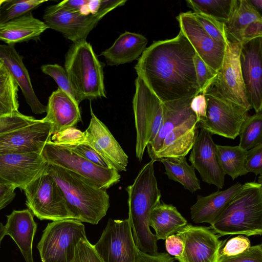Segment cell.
Here are the masks:
<instances>
[{"instance_id": "6da1fadb", "label": "cell", "mask_w": 262, "mask_h": 262, "mask_svg": "<svg viewBox=\"0 0 262 262\" xmlns=\"http://www.w3.org/2000/svg\"><path fill=\"white\" fill-rule=\"evenodd\" d=\"M195 54L180 30L174 38L155 41L146 48L135 69L162 103L193 97L200 94Z\"/></svg>"}, {"instance_id": "7a4b0ae2", "label": "cell", "mask_w": 262, "mask_h": 262, "mask_svg": "<svg viewBox=\"0 0 262 262\" xmlns=\"http://www.w3.org/2000/svg\"><path fill=\"white\" fill-rule=\"evenodd\" d=\"M151 160L140 170L133 184L128 186V217L132 235L137 249L155 255L158 253L157 239L149 225L152 209L161 201V194Z\"/></svg>"}, {"instance_id": "3957f363", "label": "cell", "mask_w": 262, "mask_h": 262, "mask_svg": "<svg viewBox=\"0 0 262 262\" xmlns=\"http://www.w3.org/2000/svg\"><path fill=\"white\" fill-rule=\"evenodd\" d=\"M46 169L61 189L75 220L97 225L106 215L110 207L106 190L58 166L48 163Z\"/></svg>"}, {"instance_id": "277c9868", "label": "cell", "mask_w": 262, "mask_h": 262, "mask_svg": "<svg viewBox=\"0 0 262 262\" xmlns=\"http://www.w3.org/2000/svg\"><path fill=\"white\" fill-rule=\"evenodd\" d=\"M220 236L262 234V185L247 182L209 227Z\"/></svg>"}, {"instance_id": "5b68a950", "label": "cell", "mask_w": 262, "mask_h": 262, "mask_svg": "<svg viewBox=\"0 0 262 262\" xmlns=\"http://www.w3.org/2000/svg\"><path fill=\"white\" fill-rule=\"evenodd\" d=\"M64 69L73 89L84 100L106 97L102 66L86 40L72 45Z\"/></svg>"}, {"instance_id": "8992f818", "label": "cell", "mask_w": 262, "mask_h": 262, "mask_svg": "<svg viewBox=\"0 0 262 262\" xmlns=\"http://www.w3.org/2000/svg\"><path fill=\"white\" fill-rule=\"evenodd\" d=\"M46 167L24 189L26 205L40 220L74 219L61 189Z\"/></svg>"}, {"instance_id": "52a82bcc", "label": "cell", "mask_w": 262, "mask_h": 262, "mask_svg": "<svg viewBox=\"0 0 262 262\" xmlns=\"http://www.w3.org/2000/svg\"><path fill=\"white\" fill-rule=\"evenodd\" d=\"M86 238L84 225L80 221H55L48 224L37 248L42 262H72L77 244Z\"/></svg>"}, {"instance_id": "ba28073f", "label": "cell", "mask_w": 262, "mask_h": 262, "mask_svg": "<svg viewBox=\"0 0 262 262\" xmlns=\"http://www.w3.org/2000/svg\"><path fill=\"white\" fill-rule=\"evenodd\" d=\"M133 100L136 129V157L142 160L147 145L156 136L163 116V103L137 76Z\"/></svg>"}, {"instance_id": "9c48e42d", "label": "cell", "mask_w": 262, "mask_h": 262, "mask_svg": "<svg viewBox=\"0 0 262 262\" xmlns=\"http://www.w3.org/2000/svg\"><path fill=\"white\" fill-rule=\"evenodd\" d=\"M41 154L48 163L77 173L101 189L106 190L120 181V175L116 169L98 166L51 140L45 144Z\"/></svg>"}, {"instance_id": "30bf717a", "label": "cell", "mask_w": 262, "mask_h": 262, "mask_svg": "<svg viewBox=\"0 0 262 262\" xmlns=\"http://www.w3.org/2000/svg\"><path fill=\"white\" fill-rule=\"evenodd\" d=\"M207 100L206 117L200 120L197 127L211 135L234 139L249 111L220 95L212 88L204 94Z\"/></svg>"}, {"instance_id": "8fae6325", "label": "cell", "mask_w": 262, "mask_h": 262, "mask_svg": "<svg viewBox=\"0 0 262 262\" xmlns=\"http://www.w3.org/2000/svg\"><path fill=\"white\" fill-rule=\"evenodd\" d=\"M93 246L103 262H137L139 250L127 219H110L99 239Z\"/></svg>"}, {"instance_id": "7c38bea8", "label": "cell", "mask_w": 262, "mask_h": 262, "mask_svg": "<svg viewBox=\"0 0 262 262\" xmlns=\"http://www.w3.org/2000/svg\"><path fill=\"white\" fill-rule=\"evenodd\" d=\"M120 7H106L95 14H85L81 12H69L55 5L47 7L43 16V22L51 28L61 33L64 37L76 43L84 40L99 21L108 12Z\"/></svg>"}, {"instance_id": "4fadbf2b", "label": "cell", "mask_w": 262, "mask_h": 262, "mask_svg": "<svg viewBox=\"0 0 262 262\" xmlns=\"http://www.w3.org/2000/svg\"><path fill=\"white\" fill-rule=\"evenodd\" d=\"M241 48V43L228 41L221 67L210 88L224 98L250 110L239 64Z\"/></svg>"}, {"instance_id": "5bb4252c", "label": "cell", "mask_w": 262, "mask_h": 262, "mask_svg": "<svg viewBox=\"0 0 262 262\" xmlns=\"http://www.w3.org/2000/svg\"><path fill=\"white\" fill-rule=\"evenodd\" d=\"M176 234L184 244L179 262H217L224 242L210 228L187 224Z\"/></svg>"}, {"instance_id": "9a60e30c", "label": "cell", "mask_w": 262, "mask_h": 262, "mask_svg": "<svg viewBox=\"0 0 262 262\" xmlns=\"http://www.w3.org/2000/svg\"><path fill=\"white\" fill-rule=\"evenodd\" d=\"M239 64L248 101L256 113L262 108V36L241 43Z\"/></svg>"}, {"instance_id": "2e32d148", "label": "cell", "mask_w": 262, "mask_h": 262, "mask_svg": "<svg viewBox=\"0 0 262 262\" xmlns=\"http://www.w3.org/2000/svg\"><path fill=\"white\" fill-rule=\"evenodd\" d=\"M176 19L180 30L195 53L207 66L218 72L223 62L226 45L214 40L196 20L192 12L181 13Z\"/></svg>"}, {"instance_id": "e0dca14e", "label": "cell", "mask_w": 262, "mask_h": 262, "mask_svg": "<svg viewBox=\"0 0 262 262\" xmlns=\"http://www.w3.org/2000/svg\"><path fill=\"white\" fill-rule=\"evenodd\" d=\"M48 163L37 153L0 155V184L24 189Z\"/></svg>"}, {"instance_id": "ac0fdd59", "label": "cell", "mask_w": 262, "mask_h": 262, "mask_svg": "<svg viewBox=\"0 0 262 262\" xmlns=\"http://www.w3.org/2000/svg\"><path fill=\"white\" fill-rule=\"evenodd\" d=\"M51 136L50 123L38 120L27 126L0 134V155L41 154Z\"/></svg>"}, {"instance_id": "d6986e66", "label": "cell", "mask_w": 262, "mask_h": 262, "mask_svg": "<svg viewBox=\"0 0 262 262\" xmlns=\"http://www.w3.org/2000/svg\"><path fill=\"white\" fill-rule=\"evenodd\" d=\"M91 118L84 132L85 144L90 146L110 165L118 171H126L128 156L106 126L94 114L90 106Z\"/></svg>"}, {"instance_id": "ffe728a7", "label": "cell", "mask_w": 262, "mask_h": 262, "mask_svg": "<svg viewBox=\"0 0 262 262\" xmlns=\"http://www.w3.org/2000/svg\"><path fill=\"white\" fill-rule=\"evenodd\" d=\"M189 161L200 173L203 181L222 189L225 174L217 160L216 144L211 134L201 128L191 149Z\"/></svg>"}, {"instance_id": "44dd1931", "label": "cell", "mask_w": 262, "mask_h": 262, "mask_svg": "<svg viewBox=\"0 0 262 262\" xmlns=\"http://www.w3.org/2000/svg\"><path fill=\"white\" fill-rule=\"evenodd\" d=\"M14 45L0 44V60L3 62L21 89L26 102L35 114L47 112V106L41 103L34 92L30 76Z\"/></svg>"}, {"instance_id": "7402d4cb", "label": "cell", "mask_w": 262, "mask_h": 262, "mask_svg": "<svg viewBox=\"0 0 262 262\" xmlns=\"http://www.w3.org/2000/svg\"><path fill=\"white\" fill-rule=\"evenodd\" d=\"M46 113L42 120L50 123L51 135L74 127L81 121L79 105L59 88L49 97Z\"/></svg>"}, {"instance_id": "603a6c76", "label": "cell", "mask_w": 262, "mask_h": 262, "mask_svg": "<svg viewBox=\"0 0 262 262\" xmlns=\"http://www.w3.org/2000/svg\"><path fill=\"white\" fill-rule=\"evenodd\" d=\"M195 115L172 129L165 138L162 145L151 160L162 158L180 159L191 150L199 133Z\"/></svg>"}, {"instance_id": "cb8c5ba5", "label": "cell", "mask_w": 262, "mask_h": 262, "mask_svg": "<svg viewBox=\"0 0 262 262\" xmlns=\"http://www.w3.org/2000/svg\"><path fill=\"white\" fill-rule=\"evenodd\" d=\"M6 235L10 236L18 247L26 262H34L33 242L37 224L29 209L14 210L7 216Z\"/></svg>"}, {"instance_id": "d4e9b609", "label": "cell", "mask_w": 262, "mask_h": 262, "mask_svg": "<svg viewBox=\"0 0 262 262\" xmlns=\"http://www.w3.org/2000/svg\"><path fill=\"white\" fill-rule=\"evenodd\" d=\"M242 186L243 184L237 183L226 190L217 191L207 196L198 195L195 203L190 207L191 220L195 224L212 225Z\"/></svg>"}, {"instance_id": "484cf974", "label": "cell", "mask_w": 262, "mask_h": 262, "mask_svg": "<svg viewBox=\"0 0 262 262\" xmlns=\"http://www.w3.org/2000/svg\"><path fill=\"white\" fill-rule=\"evenodd\" d=\"M193 97H188L163 103V116L158 132L147 146L151 160L162 145L165 137L174 128L195 115L190 108Z\"/></svg>"}, {"instance_id": "4316f807", "label": "cell", "mask_w": 262, "mask_h": 262, "mask_svg": "<svg viewBox=\"0 0 262 262\" xmlns=\"http://www.w3.org/2000/svg\"><path fill=\"white\" fill-rule=\"evenodd\" d=\"M147 39L143 35L125 31L116 39L113 45L102 51L106 63L111 66L131 62L137 59L146 49Z\"/></svg>"}, {"instance_id": "83f0119b", "label": "cell", "mask_w": 262, "mask_h": 262, "mask_svg": "<svg viewBox=\"0 0 262 262\" xmlns=\"http://www.w3.org/2000/svg\"><path fill=\"white\" fill-rule=\"evenodd\" d=\"M48 29L42 21L35 18L31 12L6 23L0 24V40L8 45L37 39Z\"/></svg>"}, {"instance_id": "f1b7e54d", "label": "cell", "mask_w": 262, "mask_h": 262, "mask_svg": "<svg viewBox=\"0 0 262 262\" xmlns=\"http://www.w3.org/2000/svg\"><path fill=\"white\" fill-rule=\"evenodd\" d=\"M187 224V220L171 204L162 202L151 210L149 225L155 231L157 239H165Z\"/></svg>"}, {"instance_id": "f546056e", "label": "cell", "mask_w": 262, "mask_h": 262, "mask_svg": "<svg viewBox=\"0 0 262 262\" xmlns=\"http://www.w3.org/2000/svg\"><path fill=\"white\" fill-rule=\"evenodd\" d=\"M164 166L168 179L182 184L191 192L201 189L200 182L197 178L194 168L188 164L185 157L162 158L159 160Z\"/></svg>"}, {"instance_id": "4dcf8cb0", "label": "cell", "mask_w": 262, "mask_h": 262, "mask_svg": "<svg viewBox=\"0 0 262 262\" xmlns=\"http://www.w3.org/2000/svg\"><path fill=\"white\" fill-rule=\"evenodd\" d=\"M262 19L247 0H239L238 5L231 17L224 23L229 41L242 42V34L246 27L251 23Z\"/></svg>"}, {"instance_id": "1f68e13d", "label": "cell", "mask_w": 262, "mask_h": 262, "mask_svg": "<svg viewBox=\"0 0 262 262\" xmlns=\"http://www.w3.org/2000/svg\"><path fill=\"white\" fill-rule=\"evenodd\" d=\"M247 150L238 145L231 146L216 144V154L219 163L224 174L233 180L247 174L245 169V160Z\"/></svg>"}, {"instance_id": "d6a6232c", "label": "cell", "mask_w": 262, "mask_h": 262, "mask_svg": "<svg viewBox=\"0 0 262 262\" xmlns=\"http://www.w3.org/2000/svg\"><path fill=\"white\" fill-rule=\"evenodd\" d=\"M186 3L194 12L207 15L225 23L236 10L239 0H187Z\"/></svg>"}, {"instance_id": "836d02e7", "label": "cell", "mask_w": 262, "mask_h": 262, "mask_svg": "<svg viewBox=\"0 0 262 262\" xmlns=\"http://www.w3.org/2000/svg\"><path fill=\"white\" fill-rule=\"evenodd\" d=\"M18 86L0 60V117L18 112Z\"/></svg>"}, {"instance_id": "e575fe53", "label": "cell", "mask_w": 262, "mask_h": 262, "mask_svg": "<svg viewBox=\"0 0 262 262\" xmlns=\"http://www.w3.org/2000/svg\"><path fill=\"white\" fill-rule=\"evenodd\" d=\"M261 126V112L248 116L239 132L240 141L238 146L245 150H248L262 143Z\"/></svg>"}, {"instance_id": "d590c367", "label": "cell", "mask_w": 262, "mask_h": 262, "mask_svg": "<svg viewBox=\"0 0 262 262\" xmlns=\"http://www.w3.org/2000/svg\"><path fill=\"white\" fill-rule=\"evenodd\" d=\"M47 1L46 0H6L0 8V24L21 16Z\"/></svg>"}, {"instance_id": "8d00e7d4", "label": "cell", "mask_w": 262, "mask_h": 262, "mask_svg": "<svg viewBox=\"0 0 262 262\" xmlns=\"http://www.w3.org/2000/svg\"><path fill=\"white\" fill-rule=\"evenodd\" d=\"M45 74L51 76L58 85V88L71 97L78 105L83 98L73 89L64 68L57 64H47L41 67Z\"/></svg>"}, {"instance_id": "74e56055", "label": "cell", "mask_w": 262, "mask_h": 262, "mask_svg": "<svg viewBox=\"0 0 262 262\" xmlns=\"http://www.w3.org/2000/svg\"><path fill=\"white\" fill-rule=\"evenodd\" d=\"M192 13L196 20L214 40L223 45L227 44L228 40L224 23L204 14Z\"/></svg>"}, {"instance_id": "f35d334b", "label": "cell", "mask_w": 262, "mask_h": 262, "mask_svg": "<svg viewBox=\"0 0 262 262\" xmlns=\"http://www.w3.org/2000/svg\"><path fill=\"white\" fill-rule=\"evenodd\" d=\"M193 62L200 94L204 95L215 81L218 72L207 66L196 53Z\"/></svg>"}, {"instance_id": "ab89813d", "label": "cell", "mask_w": 262, "mask_h": 262, "mask_svg": "<svg viewBox=\"0 0 262 262\" xmlns=\"http://www.w3.org/2000/svg\"><path fill=\"white\" fill-rule=\"evenodd\" d=\"M38 120L17 112L0 117V134L21 128L34 124Z\"/></svg>"}, {"instance_id": "60d3db41", "label": "cell", "mask_w": 262, "mask_h": 262, "mask_svg": "<svg viewBox=\"0 0 262 262\" xmlns=\"http://www.w3.org/2000/svg\"><path fill=\"white\" fill-rule=\"evenodd\" d=\"M51 140L53 143L66 146H76L84 144L85 133L75 127L67 128L52 135Z\"/></svg>"}, {"instance_id": "b9f144b4", "label": "cell", "mask_w": 262, "mask_h": 262, "mask_svg": "<svg viewBox=\"0 0 262 262\" xmlns=\"http://www.w3.org/2000/svg\"><path fill=\"white\" fill-rule=\"evenodd\" d=\"M72 262H103L87 238L77 244Z\"/></svg>"}, {"instance_id": "7bdbcfd3", "label": "cell", "mask_w": 262, "mask_h": 262, "mask_svg": "<svg viewBox=\"0 0 262 262\" xmlns=\"http://www.w3.org/2000/svg\"><path fill=\"white\" fill-rule=\"evenodd\" d=\"M217 262H262L261 245L250 246L243 252L234 256L220 254Z\"/></svg>"}, {"instance_id": "ee69618b", "label": "cell", "mask_w": 262, "mask_h": 262, "mask_svg": "<svg viewBox=\"0 0 262 262\" xmlns=\"http://www.w3.org/2000/svg\"><path fill=\"white\" fill-rule=\"evenodd\" d=\"M251 246L249 239L243 235L229 239L221 249L220 254L230 256L239 254Z\"/></svg>"}, {"instance_id": "f6af8a7d", "label": "cell", "mask_w": 262, "mask_h": 262, "mask_svg": "<svg viewBox=\"0 0 262 262\" xmlns=\"http://www.w3.org/2000/svg\"><path fill=\"white\" fill-rule=\"evenodd\" d=\"M245 169L247 173L252 172L256 176L262 174V143L247 150Z\"/></svg>"}, {"instance_id": "bcb514c9", "label": "cell", "mask_w": 262, "mask_h": 262, "mask_svg": "<svg viewBox=\"0 0 262 262\" xmlns=\"http://www.w3.org/2000/svg\"><path fill=\"white\" fill-rule=\"evenodd\" d=\"M66 147L98 166L112 169L108 164L94 149L87 144H82Z\"/></svg>"}, {"instance_id": "7dc6e473", "label": "cell", "mask_w": 262, "mask_h": 262, "mask_svg": "<svg viewBox=\"0 0 262 262\" xmlns=\"http://www.w3.org/2000/svg\"><path fill=\"white\" fill-rule=\"evenodd\" d=\"M89 0L63 1L55 6L58 9L69 12H81L85 14H92L89 8Z\"/></svg>"}, {"instance_id": "c3c4849f", "label": "cell", "mask_w": 262, "mask_h": 262, "mask_svg": "<svg viewBox=\"0 0 262 262\" xmlns=\"http://www.w3.org/2000/svg\"><path fill=\"white\" fill-rule=\"evenodd\" d=\"M165 240V248L168 254L173 256L174 259L182 255L184 244L179 236L173 234L168 236Z\"/></svg>"}, {"instance_id": "681fc988", "label": "cell", "mask_w": 262, "mask_h": 262, "mask_svg": "<svg viewBox=\"0 0 262 262\" xmlns=\"http://www.w3.org/2000/svg\"><path fill=\"white\" fill-rule=\"evenodd\" d=\"M207 100L205 95L199 94L192 98L190 108L196 116L198 122L206 117Z\"/></svg>"}, {"instance_id": "f907efd6", "label": "cell", "mask_w": 262, "mask_h": 262, "mask_svg": "<svg viewBox=\"0 0 262 262\" xmlns=\"http://www.w3.org/2000/svg\"><path fill=\"white\" fill-rule=\"evenodd\" d=\"M262 36V19L256 20L248 25L242 34V42Z\"/></svg>"}, {"instance_id": "816d5d0a", "label": "cell", "mask_w": 262, "mask_h": 262, "mask_svg": "<svg viewBox=\"0 0 262 262\" xmlns=\"http://www.w3.org/2000/svg\"><path fill=\"white\" fill-rule=\"evenodd\" d=\"M172 257L167 253H158L155 255L138 251L137 262H174Z\"/></svg>"}, {"instance_id": "f5cc1de1", "label": "cell", "mask_w": 262, "mask_h": 262, "mask_svg": "<svg viewBox=\"0 0 262 262\" xmlns=\"http://www.w3.org/2000/svg\"><path fill=\"white\" fill-rule=\"evenodd\" d=\"M16 188L12 185L0 184V210L8 205L14 198Z\"/></svg>"}, {"instance_id": "db71d44e", "label": "cell", "mask_w": 262, "mask_h": 262, "mask_svg": "<svg viewBox=\"0 0 262 262\" xmlns=\"http://www.w3.org/2000/svg\"><path fill=\"white\" fill-rule=\"evenodd\" d=\"M252 7L261 15L262 1L261 0H247Z\"/></svg>"}, {"instance_id": "11a10c76", "label": "cell", "mask_w": 262, "mask_h": 262, "mask_svg": "<svg viewBox=\"0 0 262 262\" xmlns=\"http://www.w3.org/2000/svg\"><path fill=\"white\" fill-rule=\"evenodd\" d=\"M6 235L5 226L0 222V247L2 241Z\"/></svg>"}, {"instance_id": "9f6ffc18", "label": "cell", "mask_w": 262, "mask_h": 262, "mask_svg": "<svg viewBox=\"0 0 262 262\" xmlns=\"http://www.w3.org/2000/svg\"><path fill=\"white\" fill-rule=\"evenodd\" d=\"M6 0H0V8L2 5L5 2Z\"/></svg>"}]
</instances>
